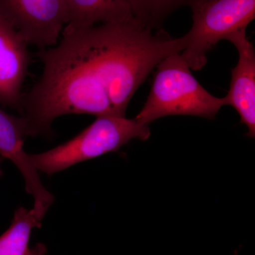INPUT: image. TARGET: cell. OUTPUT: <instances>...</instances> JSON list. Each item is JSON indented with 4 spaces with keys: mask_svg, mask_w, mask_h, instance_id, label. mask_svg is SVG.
<instances>
[{
    "mask_svg": "<svg viewBox=\"0 0 255 255\" xmlns=\"http://www.w3.org/2000/svg\"><path fill=\"white\" fill-rule=\"evenodd\" d=\"M53 48L36 53L41 78L23 95L22 112L32 136L51 131L66 114L126 117L132 97L169 55L182 53L184 36L144 28L135 20L63 29Z\"/></svg>",
    "mask_w": 255,
    "mask_h": 255,
    "instance_id": "cell-1",
    "label": "cell"
},
{
    "mask_svg": "<svg viewBox=\"0 0 255 255\" xmlns=\"http://www.w3.org/2000/svg\"><path fill=\"white\" fill-rule=\"evenodd\" d=\"M150 94L135 119L145 125L167 116L188 115L214 119L226 98L211 95L191 74L181 53L156 66Z\"/></svg>",
    "mask_w": 255,
    "mask_h": 255,
    "instance_id": "cell-2",
    "label": "cell"
},
{
    "mask_svg": "<svg viewBox=\"0 0 255 255\" xmlns=\"http://www.w3.org/2000/svg\"><path fill=\"white\" fill-rule=\"evenodd\" d=\"M148 125L126 117H97L79 135L54 148L38 154H28L33 167L51 174L74 164L117 152L132 139L146 140L150 136Z\"/></svg>",
    "mask_w": 255,
    "mask_h": 255,
    "instance_id": "cell-3",
    "label": "cell"
},
{
    "mask_svg": "<svg viewBox=\"0 0 255 255\" xmlns=\"http://www.w3.org/2000/svg\"><path fill=\"white\" fill-rule=\"evenodd\" d=\"M191 9L192 27L184 36L181 55L190 69L199 70L207 63L208 52L254 20L255 0H203Z\"/></svg>",
    "mask_w": 255,
    "mask_h": 255,
    "instance_id": "cell-4",
    "label": "cell"
},
{
    "mask_svg": "<svg viewBox=\"0 0 255 255\" xmlns=\"http://www.w3.org/2000/svg\"><path fill=\"white\" fill-rule=\"evenodd\" d=\"M0 15L27 44L41 50L55 46L68 23L65 0H0Z\"/></svg>",
    "mask_w": 255,
    "mask_h": 255,
    "instance_id": "cell-5",
    "label": "cell"
},
{
    "mask_svg": "<svg viewBox=\"0 0 255 255\" xmlns=\"http://www.w3.org/2000/svg\"><path fill=\"white\" fill-rule=\"evenodd\" d=\"M32 136L24 117H18L0 108V156L9 159L16 165L25 182V188L34 200L37 218L41 220L54 201V196L42 184L38 170L31 164L28 153L23 149L25 137Z\"/></svg>",
    "mask_w": 255,
    "mask_h": 255,
    "instance_id": "cell-6",
    "label": "cell"
},
{
    "mask_svg": "<svg viewBox=\"0 0 255 255\" xmlns=\"http://www.w3.org/2000/svg\"><path fill=\"white\" fill-rule=\"evenodd\" d=\"M247 28L238 30L228 36L226 40L236 46L239 54L236 66L231 70L230 88L226 105L237 111L241 123L248 128L247 135L255 137V50L248 39Z\"/></svg>",
    "mask_w": 255,
    "mask_h": 255,
    "instance_id": "cell-7",
    "label": "cell"
},
{
    "mask_svg": "<svg viewBox=\"0 0 255 255\" xmlns=\"http://www.w3.org/2000/svg\"><path fill=\"white\" fill-rule=\"evenodd\" d=\"M27 45L0 15V104L21 112V90L30 63Z\"/></svg>",
    "mask_w": 255,
    "mask_h": 255,
    "instance_id": "cell-8",
    "label": "cell"
},
{
    "mask_svg": "<svg viewBox=\"0 0 255 255\" xmlns=\"http://www.w3.org/2000/svg\"><path fill=\"white\" fill-rule=\"evenodd\" d=\"M68 23L63 29L90 27L97 23L134 20L119 0H65Z\"/></svg>",
    "mask_w": 255,
    "mask_h": 255,
    "instance_id": "cell-9",
    "label": "cell"
},
{
    "mask_svg": "<svg viewBox=\"0 0 255 255\" xmlns=\"http://www.w3.org/2000/svg\"><path fill=\"white\" fill-rule=\"evenodd\" d=\"M133 19L144 28L159 30L169 15L182 6H192L203 0H119Z\"/></svg>",
    "mask_w": 255,
    "mask_h": 255,
    "instance_id": "cell-10",
    "label": "cell"
},
{
    "mask_svg": "<svg viewBox=\"0 0 255 255\" xmlns=\"http://www.w3.org/2000/svg\"><path fill=\"white\" fill-rule=\"evenodd\" d=\"M41 226L34 210L18 208L11 226L0 236V255H26L32 230Z\"/></svg>",
    "mask_w": 255,
    "mask_h": 255,
    "instance_id": "cell-11",
    "label": "cell"
},
{
    "mask_svg": "<svg viewBox=\"0 0 255 255\" xmlns=\"http://www.w3.org/2000/svg\"><path fill=\"white\" fill-rule=\"evenodd\" d=\"M46 251V246L41 244V243H39L33 248H29V251H28L26 255H45Z\"/></svg>",
    "mask_w": 255,
    "mask_h": 255,
    "instance_id": "cell-12",
    "label": "cell"
},
{
    "mask_svg": "<svg viewBox=\"0 0 255 255\" xmlns=\"http://www.w3.org/2000/svg\"><path fill=\"white\" fill-rule=\"evenodd\" d=\"M1 161H2V157H1V156H0V177H1V174H2V172H1Z\"/></svg>",
    "mask_w": 255,
    "mask_h": 255,
    "instance_id": "cell-13",
    "label": "cell"
}]
</instances>
